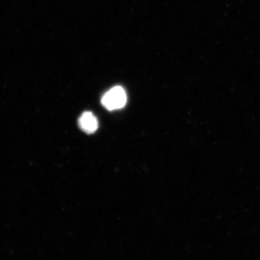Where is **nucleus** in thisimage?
<instances>
[{
  "label": "nucleus",
  "instance_id": "nucleus-1",
  "mask_svg": "<svg viewBox=\"0 0 260 260\" xmlns=\"http://www.w3.org/2000/svg\"><path fill=\"white\" fill-rule=\"evenodd\" d=\"M126 99L125 90L120 86H116L104 94L102 104L108 110H117L125 106Z\"/></svg>",
  "mask_w": 260,
  "mask_h": 260
},
{
  "label": "nucleus",
  "instance_id": "nucleus-2",
  "mask_svg": "<svg viewBox=\"0 0 260 260\" xmlns=\"http://www.w3.org/2000/svg\"><path fill=\"white\" fill-rule=\"evenodd\" d=\"M78 124H79L80 129L88 134L95 133L99 126L97 118L93 113L90 112H84L80 116Z\"/></svg>",
  "mask_w": 260,
  "mask_h": 260
}]
</instances>
